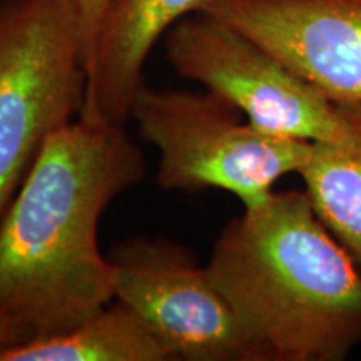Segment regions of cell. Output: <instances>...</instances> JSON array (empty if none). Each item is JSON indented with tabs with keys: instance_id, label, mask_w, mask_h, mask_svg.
<instances>
[{
	"instance_id": "cell-1",
	"label": "cell",
	"mask_w": 361,
	"mask_h": 361,
	"mask_svg": "<svg viewBox=\"0 0 361 361\" xmlns=\"http://www.w3.org/2000/svg\"><path fill=\"white\" fill-rule=\"evenodd\" d=\"M146 176L124 128L74 119L45 141L0 221V313L35 336L84 323L116 300L99 221Z\"/></svg>"
},
{
	"instance_id": "cell-2",
	"label": "cell",
	"mask_w": 361,
	"mask_h": 361,
	"mask_svg": "<svg viewBox=\"0 0 361 361\" xmlns=\"http://www.w3.org/2000/svg\"><path fill=\"white\" fill-rule=\"evenodd\" d=\"M206 268L268 361H340L361 345V268L305 189L246 207Z\"/></svg>"
},
{
	"instance_id": "cell-3",
	"label": "cell",
	"mask_w": 361,
	"mask_h": 361,
	"mask_svg": "<svg viewBox=\"0 0 361 361\" xmlns=\"http://www.w3.org/2000/svg\"><path fill=\"white\" fill-rule=\"evenodd\" d=\"M85 84L72 0H0V221L45 141L79 117Z\"/></svg>"
},
{
	"instance_id": "cell-4",
	"label": "cell",
	"mask_w": 361,
	"mask_h": 361,
	"mask_svg": "<svg viewBox=\"0 0 361 361\" xmlns=\"http://www.w3.org/2000/svg\"><path fill=\"white\" fill-rule=\"evenodd\" d=\"M241 116L209 90H162L146 82L130 107L141 137L159 151L162 188L223 189L246 209L268 200L283 176L300 173L313 142L264 133Z\"/></svg>"
},
{
	"instance_id": "cell-5",
	"label": "cell",
	"mask_w": 361,
	"mask_h": 361,
	"mask_svg": "<svg viewBox=\"0 0 361 361\" xmlns=\"http://www.w3.org/2000/svg\"><path fill=\"white\" fill-rule=\"evenodd\" d=\"M166 56L180 78L233 104L264 133L306 142L353 139L358 102H336L276 57L216 17L192 12L166 34Z\"/></svg>"
},
{
	"instance_id": "cell-6",
	"label": "cell",
	"mask_w": 361,
	"mask_h": 361,
	"mask_svg": "<svg viewBox=\"0 0 361 361\" xmlns=\"http://www.w3.org/2000/svg\"><path fill=\"white\" fill-rule=\"evenodd\" d=\"M116 300L134 311L173 360L268 361L206 266L168 239L112 247Z\"/></svg>"
},
{
	"instance_id": "cell-7",
	"label": "cell",
	"mask_w": 361,
	"mask_h": 361,
	"mask_svg": "<svg viewBox=\"0 0 361 361\" xmlns=\"http://www.w3.org/2000/svg\"><path fill=\"white\" fill-rule=\"evenodd\" d=\"M336 102H361V0H201Z\"/></svg>"
},
{
	"instance_id": "cell-8",
	"label": "cell",
	"mask_w": 361,
	"mask_h": 361,
	"mask_svg": "<svg viewBox=\"0 0 361 361\" xmlns=\"http://www.w3.org/2000/svg\"><path fill=\"white\" fill-rule=\"evenodd\" d=\"M201 0H111L99 30L79 119L124 128L144 84V64L162 35Z\"/></svg>"
},
{
	"instance_id": "cell-9",
	"label": "cell",
	"mask_w": 361,
	"mask_h": 361,
	"mask_svg": "<svg viewBox=\"0 0 361 361\" xmlns=\"http://www.w3.org/2000/svg\"><path fill=\"white\" fill-rule=\"evenodd\" d=\"M107 305L84 323L0 346V361H168L173 356L124 303Z\"/></svg>"
},
{
	"instance_id": "cell-10",
	"label": "cell",
	"mask_w": 361,
	"mask_h": 361,
	"mask_svg": "<svg viewBox=\"0 0 361 361\" xmlns=\"http://www.w3.org/2000/svg\"><path fill=\"white\" fill-rule=\"evenodd\" d=\"M298 174L314 213L361 268V102L353 139L313 142Z\"/></svg>"
},
{
	"instance_id": "cell-11",
	"label": "cell",
	"mask_w": 361,
	"mask_h": 361,
	"mask_svg": "<svg viewBox=\"0 0 361 361\" xmlns=\"http://www.w3.org/2000/svg\"><path fill=\"white\" fill-rule=\"evenodd\" d=\"M111 0H72L75 16H78L80 34H82L84 54H85V71L89 69L92 61L99 30L109 8Z\"/></svg>"
},
{
	"instance_id": "cell-12",
	"label": "cell",
	"mask_w": 361,
	"mask_h": 361,
	"mask_svg": "<svg viewBox=\"0 0 361 361\" xmlns=\"http://www.w3.org/2000/svg\"><path fill=\"white\" fill-rule=\"evenodd\" d=\"M34 335L11 316L0 313V346L30 340Z\"/></svg>"
}]
</instances>
